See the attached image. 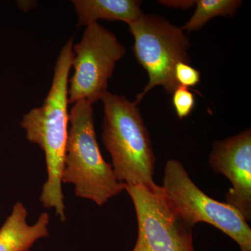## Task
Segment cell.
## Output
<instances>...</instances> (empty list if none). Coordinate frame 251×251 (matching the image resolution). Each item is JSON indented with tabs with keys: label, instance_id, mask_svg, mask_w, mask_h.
Segmentation results:
<instances>
[{
	"label": "cell",
	"instance_id": "obj_2",
	"mask_svg": "<svg viewBox=\"0 0 251 251\" xmlns=\"http://www.w3.org/2000/svg\"><path fill=\"white\" fill-rule=\"evenodd\" d=\"M100 100L104 108L102 140L111 156L117 180L127 185L156 187V158L138 105L108 90Z\"/></svg>",
	"mask_w": 251,
	"mask_h": 251
},
{
	"label": "cell",
	"instance_id": "obj_8",
	"mask_svg": "<svg viewBox=\"0 0 251 251\" xmlns=\"http://www.w3.org/2000/svg\"><path fill=\"white\" fill-rule=\"evenodd\" d=\"M209 166L224 175L232 184L226 194V202L251 221V130L214 142Z\"/></svg>",
	"mask_w": 251,
	"mask_h": 251
},
{
	"label": "cell",
	"instance_id": "obj_7",
	"mask_svg": "<svg viewBox=\"0 0 251 251\" xmlns=\"http://www.w3.org/2000/svg\"><path fill=\"white\" fill-rule=\"evenodd\" d=\"M133 201L138 238L132 251H195L193 227L180 217L161 186L126 184Z\"/></svg>",
	"mask_w": 251,
	"mask_h": 251
},
{
	"label": "cell",
	"instance_id": "obj_10",
	"mask_svg": "<svg viewBox=\"0 0 251 251\" xmlns=\"http://www.w3.org/2000/svg\"><path fill=\"white\" fill-rule=\"evenodd\" d=\"M77 16V27L87 26L99 20L134 22L143 14L137 0H73Z\"/></svg>",
	"mask_w": 251,
	"mask_h": 251
},
{
	"label": "cell",
	"instance_id": "obj_6",
	"mask_svg": "<svg viewBox=\"0 0 251 251\" xmlns=\"http://www.w3.org/2000/svg\"><path fill=\"white\" fill-rule=\"evenodd\" d=\"M73 52L74 74L69 80V104L85 100L93 105L107 91L116 63L126 50L113 33L97 22L86 26L80 42L73 46Z\"/></svg>",
	"mask_w": 251,
	"mask_h": 251
},
{
	"label": "cell",
	"instance_id": "obj_1",
	"mask_svg": "<svg viewBox=\"0 0 251 251\" xmlns=\"http://www.w3.org/2000/svg\"><path fill=\"white\" fill-rule=\"evenodd\" d=\"M73 46L72 37L59 52L52 85L44 103L24 115L21 123L27 139L37 145L45 153L48 177L40 201L44 207L54 208L62 221L66 220L62 175L69 130L68 88L74 58Z\"/></svg>",
	"mask_w": 251,
	"mask_h": 251
},
{
	"label": "cell",
	"instance_id": "obj_4",
	"mask_svg": "<svg viewBox=\"0 0 251 251\" xmlns=\"http://www.w3.org/2000/svg\"><path fill=\"white\" fill-rule=\"evenodd\" d=\"M128 27L134 38L135 58L149 77L148 84L137 95L134 103L138 105L157 86L173 94L179 87L175 78V66L180 62H191L188 54L191 43L184 31L156 14H143Z\"/></svg>",
	"mask_w": 251,
	"mask_h": 251
},
{
	"label": "cell",
	"instance_id": "obj_13",
	"mask_svg": "<svg viewBox=\"0 0 251 251\" xmlns=\"http://www.w3.org/2000/svg\"><path fill=\"white\" fill-rule=\"evenodd\" d=\"M175 78L179 86L190 88L201 82V73L188 63L180 62L175 67Z\"/></svg>",
	"mask_w": 251,
	"mask_h": 251
},
{
	"label": "cell",
	"instance_id": "obj_12",
	"mask_svg": "<svg viewBox=\"0 0 251 251\" xmlns=\"http://www.w3.org/2000/svg\"><path fill=\"white\" fill-rule=\"evenodd\" d=\"M173 105L180 120L186 118L192 112L196 105L194 94L186 87L179 86L173 93Z\"/></svg>",
	"mask_w": 251,
	"mask_h": 251
},
{
	"label": "cell",
	"instance_id": "obj_14",
	"mask_svg": "<svg viewBox=\"0 0 251 251\" xmlns=\"http://www.w3.org/2000/svg\"><path fill=\"white\" fill-rule=\"evenodd\" d=\"M160 4L169 7L179 8V9H188L196 4V1H159Z\"/></svg>",
	"mask_w": 251,
	"mask_h": 251
},
{
	"label": "cell",
	"instance_id": "obj_5",
	"mask_svg": "<svg viewBox=\"0 0 251 251\" xmlns=\"http://www.w3.org/2000/svg\"><path fill=\"white\" fill-rule=\"evenodd\" d=\"M180 217L192 227L198 223L210 224L231 239L241 251H251V228L233 206L213 199L193 182L182 163L168 160L161 186Z\"/></svg>",
	"mask_w": 251,
	"mask_h": 251
},
{
	"label": "cell",
	"instance_id": "obj_3",
	"mask_svg": "<svg viewBox=\"0 0 251 251\" xmlns=\"http://www.w3.org/2000/svg\"><path fill=\"white\" fill-rule=\"evenodd\" d=\"M69 122L62 183L74 185L77 197L103 205L125 191L126 184L117 180L100 152L92 104L85 100L74 103Z\"/></svg>",
	"mask_w": 251,
	"mask_h": 251
},
{
	"label": "cell",
	"instance_id": "obj_9",
	"mask_svg": "<svg viewBox=\"0 0 251 251\" xmlns=\"http://www.w3.org/2000/svg\"><path fill=\"white\" fill-rule=\"evenodd\" d=\"M27 215L23 203L14 204L0 228V251H29L38 239L49 235L50 216L47 212L41 214L32 226L27 224Z\"/></svg>",
	"mask_w": 251,
	"mask_h": 251
},
{
	"label": "cell",
	"instance_id": "obj_11",
	"mask_svg": "<svg viewBox=\"0 0 251 251\" xmlns=\"http://www.w3.org/2000/svg\"><path fill=\"white\" fill-rule=\"evenodd\" d=\"M192 17L181 27L188 32L198 31L216 16L232 17L242 5L241 0H198Z\"/></svg>",
	"mask_w": 251,
	"mask_h": 251
}]
</instances>
